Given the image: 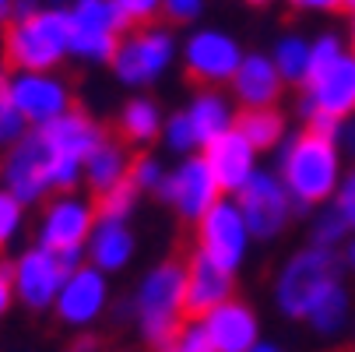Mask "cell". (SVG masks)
Returning <instances> with one entry per match:
<instances>
[{"label":"cell","mask_w":355,"mask_h":352,"mask_svg":"<svg viewBox=\"0 0 355 352\" xmlns=\"http://www.w3.org/2000/svg\"><path fill=\"white\" fill-rule=\"evenodd\" d=\"M28 131H32L28 120L21 117V110L15 106V99H11L4 78H0V156H4L11 144H18Z\"/></svg>","instance_id":"31"},{"label":"cell","mask_w":355,"mask_h":352,"mask_svg":"<svg viewBox=\"0 0 355 352\" xmlns=\"http://www.w3.org/2000/svg\"><path fill=\"white\" fill-rule=\"evenodd\" d=\"M71 352H95V345H92V342H85V345H74Z\"/></svg>","instance_id":"48"},{"label":"cell","mask_w":355,"mask_h":352,"mask_svg":"<svg viewBox=\"0 0 355 352\" xmlns=\"http://www.w3.org/2000/svg\"><path fill=\"white\" fill-rule=\"evenodd\" d=\"M25 233V205L0 187V250H8Z\"/></svg>","instance_id":"33"},{"label":"cell","mask_w":355,"mask_h":352,"mask_svg":"<svg viewBox=\"0 0 355 352\" xmlns=\"http://www.w3.org/2000/svg\"><path fill=\"white\" fill-rule=\"evenodd\" d=\"M67 261L53 250H46L39 243L25 246L21 254L11 261V278H15V299L32 310V314H42V310H53L57 303V292L67 278Z\"/></svg>","instance_id":"14"},{"label":"cell","mask_w":355,"mask_h":352,"mask_svg":"<svg viewBox=\"0 0 355 352\" xmlns=\"http://www.w3.org/2000/svg\"><path fill=\"white\" fill-rule=\"evenodd\" d=\"M130 317L144 345L166 352L187 321V261L162 258L151 265L134 285Z\"/></svg>","instance_id":"3"},{"label":"cell","mask_w":355,"mask_h":352,"mask_svg":"<svg viewBox=\"0 0 355 352\" xmlns=\"http://www.w3.org/2000/svg\"><path fill=\"white\" fill-rule=\"evenodd\" d=\"M348 53V39H341L338 32H320V35H313L310 39V71H306V81L310 78H317V74H324L331 64H338L341 57ZM302 81V85H306Z\"/></svg>","instance_id":"29"},{"label":"cell","mask_w":355,"mask_h":352,"mask_svg":"<svg viewBox=\"0 0 355 352\" xmlns=\"http://www.w3.org/2000/svg\"><path fill=\"white\" fill-rule=\"evenodd\" d=\"M285 8H292L299 15H334L345 4H341V0H285Z\"/></svg>","instance_id":"39"},{"label":"cell","mask_w":355,"mask_h":352,"mask_svg":"<svg viewBox=\"0 0 355 352\" xmlns=\"http://www.w3.org/2000/svg\"><path fill=\"white\" fill-rule=\"evenodd\" d=\"M176 64H180L176 28L166 22H148V25H134L130 32L120 35L110 71H113L116 85H123L127 92H148L159 81H166Z\"/></svg>","instance_id":"4"},{"label":"cell","mask_w":355,"mask_h":352,"mask_svg":"<svg viewBox=\"0 0 355 352\" xmlns=\"http://www.w3.org/2000/svg\"><path fill=\"white\" fill-rule=\"evenodd\" d=\"M46 4H49V8H64V11H67L71 4H78V0H46Z\"/></svg>","instance_id":"47"},{"label":"cell","mask_w":355,"mask_h":352,"mask_svg":"<svg viewBox=\"0 0 355 352\" xmlns=\"http://www.w3.org/2000/svg\"><path fill=\"white\" fill-rule=\"evenodd\" d=\"M275 173L282 176L295 212H313L331 205V197L345 176V152L338 148L334 134L306 127L295 131L278 144Z\"/></svg>","instance_id":"2"},{"label":"cell","mask_w":355,"mask_h":352,"mask_svg":"<svg viewBox=\"0 0 355 352\" xmlns=\"http://www.w3.org/2000/svg\"><path fill=\"white\" fill-rule=\"evenodd\" d=\"M341 4H345L348 11H355V0H341Z\"/></svg>","instance_id":"50"},{"label":"cell","mask_w":355,"mask_h":352,"mask_svg":"<svg viewBox=\"0 0 355 352\" xmlns=\"http://www.w3.org/2000/svg\"><path fill=\"white\" fill-rule=\"evenodd\" d=\"M334 141H338V148H341L345 156H355V117H348V120H341V124H338Z\"/></svg>","instance_id":"41"},{"label":"cell","mask_w":355,"mask_h":352,"mask_svg":"<svg viewBox=\"0 0 355 352\" xmlns=\"http://www.w3.org/2000/svg\"><path fill=\"white\" fill-rule=\"evenodd\" d=\"M39 8H42L39 0H15V4H11V18H8V22H21V18L35 15Z\"/></svg>","instance_id":"42"},{"label":"cell","mask_w":355,"mask_h":352,"mask_svg":"<svg viewBox=\"0 0 355 352\" xmlns=\"http://www.w3.org/2000/svg\"><path fill=\"white\" fill-rule=\"evenodd\" d=\"M193 240H197V254H205L208 261H215L218 268L232 275L250 261V250L257 243L236 205V197L215 201V208H208L193 222Z\"/></svg>","instance_id":"8"},{"label":"cell","mask_w":355,"mask_h":352,"mask_svg":"<svg viewBox=\"0 0 355 352\" xmlns=\"http://www.w3.org/2000/svg\"><path fill=\"white\" fill-rule=\"evenodd\" d=\"M229 95L236 99L239 110H271L285 95V78L278 74L268 49H246L232 81Z\"/></svg>","instance_id":"16"},{"label":"cell","mask_w":355,"mask_h":352,"mask_svg":"<svg viewBox=\"0 0 355 352\" xmlns=\"http://www.w3.org/2000/svg\"><path fill=\"white\" fill-rule=\"evenodd\" d=\"M4 85L28 127H46L71 110V85L57 71H11Z\"/></svg>","instance_id":"15"},{"label":"cell","mask_w":355,"mask_h":352,"mask_svg":"<svg viewBox=\"0 0 355 352\" xmlns=\"http://www.w3.org/2000/svg\"><path fill=\"white\" fill-rule=\"evenodd\" d=\"M39 131H42V137L49 141V148H53V156L74 159V162H85L92 148L106 137V127L98 124L92 113L78 110V106H71L64 117L49 120V124L39 127Z\"/></svg>","instance_id":"21"},{"label":"cell","mask_w":355,"mask_h":352,"mask_svg":"<svg viewBox=\"0 0 355 352\" xmlns=\"http://www.w3.org/2000/svg\"><path fill=\"white\" fill-rule=\"evenodd\" d=\"M193 134H197V144L205 148L208 141L222 137L225 131L236 127L239 120V106H236V99L222 88H208V85H200L190 99H187V106H183Z\"/></svg>","instance_id":"22"},{"label":"cell","mask_w":355,"mask_h":352,"mask_svg":"<svg viewBox=\"0 0 355 352\" xmlns=\"http://www.w3.org/2000/svg\"><path fill=\"white\" fill-rule=\"evenodd\" d=\"M137 205H141V190L130 183V176H127L120 187H113L110 194L95 197V208H98V215H110V219H130V222H134Z\"/></svg>","instance_id":"32"},{"label":"cell","mask_w":355,"mask_h":352,"mask_svg":"<svg viewBox=\"0 0 355 352\" xmlns=\"http://www.w3.org/2000/svg\"><path fill=\"white\" fill-rule=\"evenodd\" d=\"M0 187L15 194L25 208L53 194V148L39 127H32L18 144L0 156Z\"/></svg>","instance_id":"11"},{"label":"cell","mask_w":355,"mask_h":352,"mask_svg":"<svg viewBox=\"0 0 355 352\" xmlns=\"http://www.w3.org/2000/svg\"><path fill=\"white\" fill-rule=\"evenodd\" d=\"M243 42L222 28V25H193L180 39V64L183 71L208 88H222L232 81L239 60H243Z\"/></svg>","instance_id":"10"},{"label":"cell","mask_w":355,"mask_h":352,"mask_svg":"<svg viewBox=\"0 0 355 352\" xmlns=\"http://www.w3.org/2000/svg\"><path fill=\"white\" fill-rule=\"evenodd\" d=\"M208 11V0H162V22L173 28H193Z\"/></svg>","instance_id":"35"},{"label":"cell","mask_w":355,"mask_h":352,"mask_svg":"<svg viewBox=\"0 0 355 352\" xmlns=\"http://www.w3.org/2000/svg\"><path fill=\"white\" fill-rule=\"evenodd\" d=\"M116 11L127 18V25H148V22H159L162 15V0H113Z\"/></svg>","instance_id":"38"},{"label":"cell","mask_w":355,"mask_h":352,"mask_svg":"<svg viewBox=\"0 0 355 352\" xmlns=\"http://www.w3.org/2000/svg\"><path fill=\"white\" fill-rule=\"evenodd\" d=\"M250 352H282V349H278L275 342H264V338H261V342H257V345H253Z\"/></svg>","instance_id":"44"},{"label":"cell","mask_w":355,"mask_h":352,"mask_svg":"<svg viewBox=\"0 0 355 352\" xmlns=\"http://www.w3.org/2000/svg\"><path fill=\"white\" fill-rule=\"evenodd\" d=\"M110 275L98 271L95 265L81 261L78 268L67 271L60 292H57V303L53 314L64 328L71 331H88L92 324L103 321V314L110 310Z\"/></svg>","instance_id":"13"},{"label":"cell","mask_w":355,"mask_h":352,"mask_svg":"<svg viewBox=\"0 0 355 352\" xmlns=\"http://www.w3.org/2000/svg\"><path fill=\"white\" fill-rule=\"evenodd\" d=\"M15 307V278H11V265L0 261V321H4Z\"/></svg>","instance_id":"40"},{"label":"cell","mask_w":355,"mask_h":352,"mask_svg":"<svg viewBox=\"0 0 355 352\" xmlns=\"http://www.w3.org/2000/svg\"><path fill=\"white\" fill-rule=\"evenodd\" d=\"M275 310L285 321L310 324L320 338H338L352 324V292L338 250L306 243L292 250L275 271Z\"/></svg>","instance_id":"1"},{"label":"cell","mask_w":355,"mask_h":352,"mask_svg":"<svg viewBox=\"0 0 355 352\" xmlns=\"http://www.w3.org/2000/svg\"><path fill=\"white\" fill-rule=\"evenodd\" d=\"M130 162H134V156H130V144L123 141V137H103L92 152H88V159H85V183L81 187H88V194L92 197H103V194H110L113 187H120L127 176H130Z\"/></svg>","instance_id":"23"},{"label":"cell","mask_w":355,"mask_h":352,"mask_svg":"<svg viewBox=\"0 0 355 352\" xmlns=\"http://www.w3.org/2000/svg\"><path fill=\"white\" fill-rule=\"evenodd\" d=\"M4 60L11 71H57L71 60V18L64 8L42 4L21 22H8L4 32Z\"/></svg>","instance_id":"5"},{"label":"cell","mask_w":355,"mask_h":352,"mask_svg":"<svg viewBox=\"0 0 355 352\" xmlns=\"http://www.w3.org/2000/svg\"><path fill=\"white\" fill-rule=\"evenodd\" d=\"M299 117L306 120V127H317L327 134H334L341 120L355 117V53L352 49L324 74L302 85Z\"/></svg>","instance_id":"9"},{"label":"cell","mask_w":355,"mask_h":352,"mask_svg":"<svg viewBox=\"0 0 355 352\" xmlns=\"http://www.w3.org/2000/svg\"><path fill=\"white\" fill-rule=\"evenodd\" d=\"M243 4H250V8H264V4H271V0H243Z\"/></svg>","instance_id":"49"},{"label":"cell","mask_w":355,"mask_h":352,"mask_svg":"<svg viewBox=\"0 0 355 352\" xmlns=\"http://www.w3.org/2000/svg\"><path fill=\"white\" fill-rule=\"evenodd\" d=\"M162 124H166V110H162L159 99L148 95V92H130V99L116 113V131L134 148L155 144L159 134H162Z\"/></svg>","instance_id":"24"},{"label":"cell","mask_w":355,"mask_h":352,"mask_svg":"<svg viewBox=\"0 0 355 352\" xmlns=\"http://www.w3.org/2000/svg\"><path fill=\"white\" fill-rule=\"evenodd\" d=\"M338 254H341V265H345V271H352V275H355V233L345 240V246L338 250Z\"/></svg>","instance_id":"43"},{"label":"cell","mask_w":355,"mask_h":352,"mask_svg":"<svg viewBox=\"0 0 355 352\" xmlns=\"http://www.w3.org/2000/svg\"><path fill=\"white\" fill-rule=\"evenodd\" d=\"M232 296H236V275L193 250V258L187 261V317H205Z\"/></svg>","instance_id":"20"},{"label":"cell","mask_w":355,"mask_h":352,"mask_svg":"<svg viewBox=\"0 0 355 352\" xmlns=\"http://www.w3.org/2000/svg\"><path fill=\"white\" fill-rule=\"evenodd\" d=\"M348 49L355 53V11L348 15Z\"/></svg>","instance_id":"46"},{"label":"cell","mask_w":355,"mask_h":352,"mask_svg":"<svg viewBox=\"0 0 355 352\" xmlns=\"http://www.w3.org/2000/svg\"><path fill=\"white\" fill-rule=\"evenodd\" d=\"M166 173H169V166H162L159 156H137L130 162V183L141 190V197L144 194H159L162 183H166Z\"/></svg>","instance_id":"34"},{"label":"cell","mask_w":355,"mask_h":352,"mask_svg":"<svg viewBox=\"0 0 355 352\" xmlns=\"http://www.w3.org/2000/svg\"><path fill=\"white\" fill-rule=\"evenodd\" d=\"M134 258H137V233H134L130 219L98 215L92 226V236L85 243V261L106 275H120L130 268Z\"/></svg>","instance_id":"19"},{"label":"cell","mask_w":355,"mask_h":352,"mask_svg":"<svg viewBox=\"0 0 355 352\" xmlns=\"http://www.w3.org/2000/svg\"><path fill=\"white\" fill-rule=\"evenodd\" d=\"M159 141H162V148H166V152H169V156H176V159L200 152L197 134H193V127H190V120H187V113H183V110H176V113H166V124H162V134H159Z\"/></svg>","instance_id":"28"},{"label":"cell","mask_w":355,"mask_h":352,"mask_svg":"<svg viewBox=\"0 0 355 352\" xmlns=\"http://www.w3.org/2000/svg\"><path fill=\"white\" fill-rule=\"evenodd\" d=\"M162 205L187 226H193L208 208H215V201H222V187L215 180V173L208 169V162L200 159V152L176 159V166H169L162 190L155 194Z\"/></svg>","instance_id":"12"},{"label":"cell","mask_w":355,"mask_h":352,"mask_svg":"<svg viewBox=\"0 0 355 352\" xmlns=\"http://www.w3.org/2000/svg\"><path fill=\"white\" fill-rule=\"evenodd\" d=\"M200 159H205L208 169L215 173V180H218V187H222L225 197H232L253 173H257V166H261V152L236 127L225 131L222 137L208 141L205 148H200Z\"/></svg>","instance_id":"18"},{"label":"cell","mask_w":355,"mask_h":352,"mask_svg":"<svg viewBox=\"0 0 355 352\" xmlns=\"http://www.w3.org/2000/svg\"><path fill=\"white\" fill-rule=\"evenodd\" d=\"M348 236H352V229L345 226V219H341L331 205L317 208V215H313V222H310V243L327 246V250H341Z\"/></svg>","instance_id":"30"},{"label":"cell","mask_w":355,"mask_h":352,"mask_svg":"<svg viewBox=\"0 0 355 352\" xmlns=\"http://www.w3.org/2000/svg\"><path fill=\"white\" fill-rule=\"evenodd\" d=\"M71 18V35H103V39H120L130 25L116 11L113 0H78L67 8Z\"/></svg>","instance_id":"25"},{"label":"cell","mask_w":355,"mask_h":352,"mask_svg":"<svg viewBox=\"0 0 355 352\" xmlns=\"http://www.w3.org/2000/svg\"><path fill=\"white\" fill-rule=\"evenodd\" d=\"M268 53H271L278 74L285 78V85H299L302 88L306 71H310V35H302V32H282L271 42Z\"/></svg>","instance_id":"27"},{"label":"cell","mask_w":355,"mask_h":352,"mask_svg":"<svg viewBox=\"0 0 355 352\" xmlns=\"http://www.w3.org/2000/svg\"><path fill=\"white\" fill-rule=\"evenodd\" d=\"M331 208L345 219V226L355 233V169H345V176H341V183H338V190H334V197H331Z\"/></svg>","instance_id":"37"},{"label":"cell","mask_w":355,"mask_h":352,"mask_svg":"<svg viewBox=\"0 0 355 352\" xmlns=\"http://www.w3.org/2000/svg\"><path fill=\"white\" fill-rule=\"evenodd\" d=\"M166 352H211L200 317H187V321H183V328L176 331V338H173V345H169Z\"/></svg>","instance_id":"36"},{"label":"cell","mask_w":355,"mask_h":352,"mask_svg":"<svg viewBox=\"0 0 355 352\" xmlns=\"http://www.w3.org/2000/svg\"><path fill=\"white\" fill-rule=\"evenodd\" d=\"M0 57H4V49H0Z\"/></svg>","instance_id":"51"},{"label":"cell","mask_w":355,"mask_h":352,"mask_svg":"<svg viewBox=\"0 0 355 352\" xmlns=\"http://www.w3.org/2000/svg\"><path fill=\"white\" fill-rule=\"evenodd\" d=\"M232 197H236V205H239V212H243V219H246V226H250L257 243L282 240L299 215L282 176L275 169H264V166H257V173H253Z\"/></svg>","instance_id":"7"},{"label":"cell","mask_w":355,"mask_h":352,"mask_svg":"<svg viewBox=\"0 0 355 352\" xmlns=\"http://www.w3.org/2000/svg\"><path fill=\"white\" fill-rule=\"evenodd\" d=\"M11 4H15V0H0V25H8V18H11Z\"/></svg>","instance_id":"45"},{"label":"cell","mask_w":355,"mask_h":352,"mask_svg":"<svg viewBox=\"0 0 355 352\" xmlns=\"http://www.w3.org/2000/svg\"><path fill=\"white\" fill-rule=\"evenodd\" d=\"M211 352H250L261 342V317L246 299H225L200 317Z\"/></svg>","instance_id":"17"},{"label":"cell","mask_w":355,"mask_h":352,"mask_svg":"<svg viewBox=\"0 0 355 352\" xmlns=\"http://www.w3.org/2000/svg\"><path fill=\"white\" fill-rule=\"evenodd\" d=\"M95 219H98V208H95L92 194H81V190L53 194L39 212L35 243L60 254L67 261V268H78L85 261V243L92 236Z\"/></svg>","instance_id":"6"},{"label":"cell","mask_w":355,"mask_h":352,"mask_svg":"<svg viewBox=\"0 0 355 352\" xmlns=\"http://www.w3.org/2000/svg\"><path fill=\"white\" fill-rule=\"evenodd\" d=\"M236 131L257 148V152H278V144L288 137V124H285V113H278V106L271 110H239V120H236Z\"/></svg>","instance_id":"26"}]
</instances>
